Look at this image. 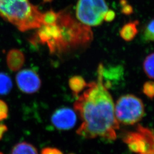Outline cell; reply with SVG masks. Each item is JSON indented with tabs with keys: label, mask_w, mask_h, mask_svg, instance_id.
<instances>
[{
	"label": "cell",
	"mask_w": 154,
	"mask_h": 154,
	"mask_svg": "<svg viewBox=\"0 0 154 154\" xmlns=\"http://www.w3.org/2000/svg\"><path fill=\"white\" fill-rule=\"evenodd\" d=\"M143 92L148 98L150 99L154 98V82L148 81L144 84Z\"/></svg>",
	"instance_id": "cell-16"
},
{
	"label": "cell",
	"mask_w": 154,
	"mask_h": 154,
	"mask_svg": "<svg viewBox=\"0 0 154 154\" xmlns=\"http://www.w3.org/2000/svg\"><path fill=\"white\" fill-rule=\"evenodd\" d=\"M69 86L74 96L78 97L79 94L87 88L88 83L82 77L75 75L69 79Z\"/></svg>",
	"instance_id": "cell-11"
},
{
	"label": "cell",
	"mask_w": 154,
	"mask_h": 154,
	"mask_svg": "<svg viewBox=\"0 0 154 154\" xmlns=\"http://www.w3.org/2000/svg\"><path fill=\"white\" fill-rule=\"evenodd\" d=\"M116 17V14L114 11L112 10H108L105 14L103 20L106 22H111L115 19Z\"/></svg>",
	"instance_id": "cell-20"
},
{
	"label": "cell",
	"mask_w": 154,
	"mask_h": 154,
	"mask_svg": "<svg viewBox=\"0 0 154 154\" xmlns=\"http://www.w3.org/2000/svg\"><path fill=\"white\" fill-rule=\"evenodd\" d=\"M43 14L29 0H0V16L21 31L41 27Z\"/></svg>",
	"instance_id": "cell-3"
},
{
	"label": "cell",
	"mask_w": 154,
	"mask_h": 154,
	"mask_svg": "<svg viewBox=\"0 0 154 154\" xmlns=\"http://www.w3.org/2000/svg\"><path fill=\"white\" fill-rule=\"evenodd\" d=\"M11 154H38L37 149L31 143L22 142L16 144Z\"/></svg>",
	"instance_id": "cell-12"
},
{
	"label": "cell",
	"mask_w": 154,
	"mask_h": 154,
	"mask_svg": "<svg viewBox=\"0 0 154 154\" xmlns=\"http://www.w3.org/2000/svg\"><path fill=\"white\" fill-rule=\"evenodd\" d=\"M16 82L19 89L28 94L37 92L41 86V80L38 74L30 69L18 72L16 75Z\"/></svg>",
	"instance_id": "cell-7"
},
{
	"label": "cell",
	"mask_w": 154,
	"mask_h": 154,
	"mask_svg": "<svg viewBox=\"0 0 154 154\" xmlns=\"http://www.w3.org/2000/svg\"><path fill=\"white\" fill-rule=\"evenodd\" d=\"M9 109L4 101L0 99V121L6 119L8 116Z\"/></svg>",
	"instance_id": "cell-18"
},
{
	"label": "cell",
	"mask_w": 154,
	"mask_h": 154,
	"mask_svg": "<svg viewBox=\"0 0 154 154\" xmlns=\"http://www.w3.org/2000/svg\"><path fill=\"white\" fill-rule=\"evenodd\" d=\"M108 6L105 0H78L76 16L78 21L88 26L102 24Z\"/></svg>",
	"instance_id": "cell-5"
},
{
	"label": "cell",
	"mask_w": 154,
	"mask_h": 154,
	"mask_svg": "<svg viewBox=\"0 0 154 154\" xmlns=\"http://www.w3.org/2000/svg\"><path fill=\"white\" fill-rule=\"evenodd\" d=\"M144 71L148 77L154 79V53L148 55L143 62Z\"/></svg>",
	"instance_id": "cell-14"
},
{
	"label": "cell",
	"mask_w": 154,
	"mask_h": 154,
	"mask_svg": "<svg viewBox=\"0 0 154 154\" xmlns=\"http://www.w3.org/2000/svg\"><path fill=\"white\" fill-rule=\"evenodd\" d=\"M13 87L11 78L5 72H0V95H6L9 93Z\"/></svg>",
	"instance_id": "cell-13"
},
{
	"label": "cell",
	"mask_w": 154,
	"mask_h": 154,
	"mask_svg": "<svg viewBox=\"0 0 154 154\" xmlns=\"http://www.w3.org/2000/svg\"></svg>",
	"instance_id": "cell-23"
},
{
	"label": "cell",
	"mask_w": 154,
	"mask_h": 154,
	"mask_svg": "<svg viewBox=\"0 0 154 154\" xmlns=\"http://www.w3.org/2000/svg\"><path fill=\"white\" fill-rule=\"evenodd\" d=\"M103 67L102 63L99 64L97 81L88 83L86 89L74 104L82 121L77 134L86 139L114 140L119 125L116 119L113 99L104 83Z\"/></svg>",
	"instance_id": "cell-1"
},
{
	"label": "cell",
	"mask_w": 154,
	"mask_h": 154,
	"mask_svg": "<svg viewBox=\"0 0 154 154\" xmlns=\"http://www.w3.org/2000/svg\"><path fill=\"white\" fill-rule=\"evenodd\" d=\"M143 37L145 41L154 42V19L146 26L144 30Z\"/></svg>",
	"instance_id": "cell-15"
},
{
	"label": "cell",
	"mask_w": 154,
	"mask_h": 154,
	"mask_svg": "<svg viewBox=\"0 0 154 154\" xmlns=\"http://www.w3.org/2000/svg\"><path fill=\"white\" fill-rule=\"evenodd\" d=\"M139 24L138 21L127 23L121 28L119 34L122 38L125 41H131L135 37L138 33L137 26Z\"/></svg>",
	"instance_id": "cell-10"
},
{
	"label": "cell",
	"mask_w": 154,
	"mask_h": 154,
	"mask_svg": "<svg viewBox=\"0 0 154 154\" xmlns=\"http://www.w3.org/2000/svg\"><path fill=\"white\" fill-rule=\"evenodd\" d=\"M145 114L142 99L132 94L121 96L115 106V115L118 123L133 125L140 121Z\"/></svg>",
	"instance_id": "cell-4"
},
{
	"label": "cell",
	"mask_w": 154,
	"mask_h": 154,
	"mask_svg": "<svg viewBox=\"0 0 154 154\" xmlns=\"http://www.w3.org/2000/svg\"><path fill=\"white\" fill-rule=\"evenodd\" d=\"M123 141L134 154H154V130L149 128L138 125L125 134Z\"/></svg>",
	"instance_id": "cell-6"
},
{
	"label": "cell",
	"mask_w": 154,
	"mask_h": 154,
	"mask_svg": "<svg viewBox=\"0 0 154 154\" xmlns=\"http://www.w3.org/2000/svg\"><path fill=\"white\" fill-rule=\"evenodd\" d=\"M25 61V55L20 50L11 49L8 53L6 57L7 65L12 72L20 70L23 66Z\"/></svg>",
	"instance_id": "cell-9"
},
{
	"label": "cell",
	"mask_w": 154,
	"mask_h": 154,
	"mask_svg": "<svg viewBox=\"0 0 154 154\" xmlns=\"http://www.w3.org/2000/svg\"><path fill=\"white\" fill-rule=\"evenodd\" d=\"M120 5L121 6V12L125 15L128 16L133 13L132 6L129 4L127 0H120Z\"/></svg>",
	"instance_id": "cell-17"
},
{
	"label": "cell",
	"mask_w": 154,
	"mask_h": 154,
	"mask_svg": "<svg viewBox=\"0 0 154 154\" xmlns=\"http://www.w3.org/2000/svg\"><path fill=\"white\" fill-rule=\"evenodd\" d=\"M51 121L57 129L68 130L73 128L76 124V113L70 108L61 107L53 112Z\"/></svg>",
	"instance_id": "cell-8"
},
{
	"label": "cell",
	"mask_w": 154,
	"mask_h": 154,
	"mask_svg": "<svg viewBox=\"0 0 154 154\" xmlns=\"http://www.w3.org/2000/svg\"><path fill=\"white\" fill-rule=\"evenodd\" d=\"M41 154H63L59 149L54 147H45L42 149Z\"/></svg>",
	"instance_id": "cell-19"
},
{
	"label": "cell",
	"mask_w": 154,
	"mask_h": 154,
	"mask_svg": "<svg viewBox=\"0 0 154 154\" xmlns=\"http://www.w3.org/2000/svg\"><path fill=\"white\" fill-rule=\"evenodd\" d=\"M0 154H4L3 153H2V152H0Z\"/></svg>",
	"instance_id": "cell-22"
},
{
	"label": "cell",
	"mask_w": 154,
	"mask_h": 154,
	"mask_svg": "<svg viewBox=\"0 0 154 154\" xmlns=\"http://www.w3.org/2000/svg\"><path fill=\"white\" fill-rule=\"evenodd\" d=\"M57 23L60 34L55 54L64 55L88 47L93 39V33L90 28L76 21L65 11L58 13Z\"/></svg>",
	"instance_id": "cell-2"
},
{
	"label": "cell",
	"mask_w": 154,
	"mask_h": 154,
	"mask_svg": "<svg viewBox=\"0 0 154 154\" xmlns=\"http://www.w3.org/2000/svg\"><path fill=\"white\" fill-rule=\"evenodd\" d=\"M8 128L5 125L0 123V140L3 138V137L6 132L8 131Z\"/></svg>",
	"instance_id": "cell-21"
}]
</instances>
